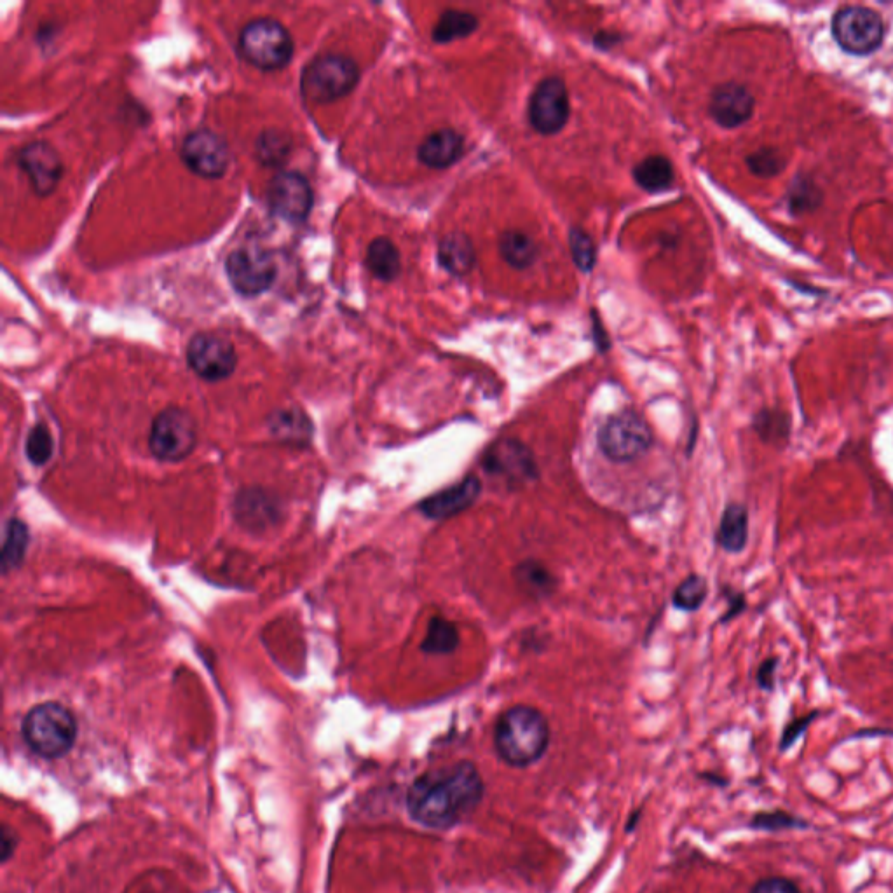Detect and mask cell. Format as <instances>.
I'll use <instances>...</instances> for the list:
<instances>
[{
	"label": "cell",
	"mask_w": 893,
	"mask_h": 893,
	"mask_svg": "<svg viewBox=\"0 0 893 893\" xmlns=\"http://www.w3.org/2000/svg\"><path fill=\"white\" fill-rule=\"evenodd\" d=\"M77 721L65 705L56 702L39 703L28 712L21 733L28 747L37 756L56 759L69 754L77 738Z\"/></svg>",
	"instance_id": "3957f363"
},
{
	"label": "cell",
	"mask_w": 893,
	"mask_h": 893,
	"mask_svg": "<svg viewBox=\"0 0 893 893\" xmlns=\"http://www.w3.org/2000/svg\"><path fill=\"white\" fill-rule=\"evenodd\" d=\"M478 25H480V21L475 14L459 11V9H447L440 14L431 37L437 44H449V42L475 34Z\"/></svg>",
	"instance_id": "d4e9b609"
},
{
	"label": "cell",
	"mask_w": 893,
	"mask_h": 893,
	"mask_svg": "<svg viewBox=\"0 0 893 893\" xmlns=\"http://www.w3.org/2000/svg\"><path fill=\"white\" fill-rule=\"evenodd\" d=\"M777 670V656L766 658V660L759 665V669H757L756 672L757 686L764 689V691H773V689H775V682H777Z\"/></svg>",
	"instance_id": "74e56055"
},
{
	"label": "cell",
	"mask_w": 893,
	"mask_h": 893,
	"mask_svg": "<svg viewBox=\"0 0 893 893\" xmlns=\"http://www.w3.org/2000/svg\"><path fill=\"white\" fill-rule=\"evenodd\" d=\"M752 824L756 825V827H763V829H785V827L799 825L798 820L792 819L789 815L780 812L757 815Z\"/></svg>",
	"instance_id": "f35d334b"
},
{
	"label": "cell",
	"mask_w": 893,
	"mask_h": 893,
	"mask_svg": "<svg viewBox=\"0 0 893 893\" xmlns=\"http://www.w3.org/2000/svg\"><path fill=\"white\" fill-rule=\"evenodd\" d=\"M482 798L484 780L477 766L459 761L417 777L407 794V810L417 824L450 829L468 819Z\"/></svg>",
	"instance_id": "6da1fadb"
},
{
	"label": "cell",
	"mask_w": 893,
	"mask_h": 893,
	"mask_svg": "<svg viewBox=\"0 0 893 893\" xmlns=\"http://www.w3.org/2000/svg\"><path fill=\"white\" fill-rule=\"evenodd\" d=\"M290 142L281 137L280 131H266L262 133L257 144V156L264 164H278L288 156Z\"/></svg>",
	"instance_id": "836d02e7"
},
{
	"label": "cell",
	"mask_w": 893,
	"mask_h": 893,
	"mask_svg": "<svg viewBox=\"0 0 893 893\" xmlns=\"http://www.w3.org/2000/svg\"><path fill=\"white\" fill-rule=\"evenodd\" d=\"M515 578L525 594L532 595L536 599L552 594L553 585H555L550 571L534 560L522 562L515 571Z\"/></svg>",
	"instance_id": "83f0119b"
},
{
	"label": "cell",
	"mask_w": 893,
	"mask_h": 893,
	"mask_svg": "<svg viewBox=\"0 0 893 893\" xmlns=\"http://www.w3.org/2000/svg\"><path fill=\"white\" fill-rule=\"evenodd\" d=\"M571 116V100L566 84L559 77H546L532 91L527 117L539 135H557L566 128Z\"/></svg>",
	"instance_id": "30bf717a"
},
{
	"label": "cell",
	"mask_w": 893,
	"mask_h": 893,
	"mask_svg": "<svg viewBox=\"0 0 893 893\" xmlns=\"http://www.w3.org/2000/svg\"><path fill=\"white\" fill-rule=\"evenodd\" d=\"M499 253L513 269H529L538 260V245L522 231H506L499 236Z\"/></svg>",
	"instance_id": "cb8c5ba5"
},
{
	"label": "cell",
	"mask_w": 893,
	"mask_h": 893,
	"mask_svg": "<svg viewBox=\"0 0 893 893\" xmlns=\"http://www.w3.org/2000/svg\"><path fill=\"white\" fill-rule=\"evenodd\" d=\"M756 110V98L745 84L724 82L712 91L709 116L726 130H735L749 123Z\"/></svg>",
	"instance_id": "2e32d148"
},
{
	"label": "cell",
	"mask_w": 893,
	"mask_h": 893,
	"mask_svg": "<svg viewBox=\"0 0 893 893\" xmlns=\"http://www.w3.org/2000/svg\"><path fill=\"white\" fill-rule=\"evenodd\" d=\"M198 445V426L194 417L180 407L159 412L149 433L150 454L163 463H180Z\"/></svg>",
	"instance_id": "ba28073f"
},
{
	"label": "cell",
	"mask_w": 893,
	"mask_h": 893,
	"mask_svg": "<svg viewBox=\"0 0 893 893\" xmlns=\"http://www.w3.org/2000/svg\"><path fill=\"white\" fill-rule=\"evenodd\" d=\"M185 358L192 372L208 382L224 381L238 367L236 348L224 335H194L187 344Z\"/></svg>",
	"instance_id": "8fae6325"
},
{
	"label": "cell",
	"mask_w": 893,
	"mask_h": 893,
	"mask_svg": "<svg viewBox=\"0 0 893 893\" xmlns=\"http://www.w3.org/2000/svg\"><path fill=\"white\" fill-rule=\"evenodd\" d=\"M16 163L23 173H27L32 189L41 198L51 196L62 180V157L53 145L44 140L25 145L16 154Z\"/></svg>",
	"instance_id": "9a60e30c"
},
{
	"label": "cell",
	"mask_w": 893,
	"mask_h": 893,
	"mask_svg": "<svg viewBox=\"0 0 893 893\" xmlns=\"http://www.w3.org/2000/svg\"><path fill=\"white\" fill-rule=\"evenodd\" d=\"M745 163L752 175L759 178H773L785 170L787 159L782 154V150L775 149V147H761L749 154Z\"/></svg>",
	"instance_id": "4dcf8cb0"
},
{
	"label": "cell",
	"mask_w": 893,
	"mask_h": 893,
	"mask_svg": "<svg viewBox=\"0 0 893 893\" xmlns=\"http://www.w3.org/2000/svg\"><path fill=\"white\" fill-rule=\"evenodd\" d=\"M225 274L232 288L243 297H259L273 287L278 267L273 253L246 246L229 253L225 260Z\"/></svg>",
	"instance_id": "9c48e42d"
},
{
	"label": "cell",
	"mask_w": 893,
	"mask_h": 893,
	"mask_svg": "<svg viewBox=\"0 0 893 893\" xmlns=\"http://www.w3.org/2000/svg\"><path fill=\"white\" fill-rule=\"evenodd\" d=\"M822 203V194L812 178H794L789 191V208L792 213L812 212Z\"/></svg>",
	"instance_id": "d6a6232c"
},
{
	"label": "cell",
	"mask_w": 893,
	"mask_h": 893,
	"mask_svg": "<svg viewBox=\"0 0 893 893\" xmlns=\"http://www.w3.org/2000/svg\"><path fill=\"white\" fill-rule=\"evenodd\" d=\"M832 39L845 53L869 56L881 48L887 27L878 11L866 6H843L831 21Z\"/></svg>",
	"instance_id": "52a82bcc"
},
{
	"label": "cell",
	"mask_w": 893,
	"mask_h": 893,
	"mask_svg": "<svg viewBox=\"0 0 893 893\" xmlns=\"http://www.w3.org/2000/svg\"><path fill=\"white\" fill-rule=\"evenodd\" d=\"M365 264L370 273L384 283H391L402 271V259L395 243L388 238H375L367 248Z\"/></svg>",
	"instance_id": "7402d4cb"
},
{
	"label": "cell",
	"mask_w": 893,
	"mask_h": 893,
	"mask_svg": "<svg viewBox=\"0 0 893 893\" xmlns=\"http://www.w3.org/2000/svg\"><path fill=\"white\" fill-rule=\"evenodd\" d=\"M25 452H27L28 461L34 466H44L51 461L53 452H55V440L53 433L48 428V424L37 423L30 430L25 444Z\"/></svg>",
	"instance_id": "1f68e13d"
},
{
	"label": "cell",
	"mask_w": 893,
	"mask_h": 893,
	"mask_svg": "<svg viewBox=\"0 0 893 893\" xmlns=\"http://www.w3.org/2000/svg\"><path fill=\"white\" fill-rule=\"evenodd\" d=\"M267 205L276 217L290 224H302L313 210V187L297 171H280L267 185Z\"/></svg>",
	"instance_id": "7c38bea8"
},
{
	"label": "cell",
	"mask_w": 893,
	"mask_h": 893,
	"mask_svg": "<svg viewBox=\"0 0 893 893\" xmlns=\"http://www.w3.org/2000/svg\"><path fill=\"white\" fill-rule=\"evenodd\" d=\"M464 150L466 142L463 135L456 130L444 128L424 138L423 144L417 149V157L431 170H447L464 156Z\"/></svg>",
	"instance_id": "ac0fdd59"
},
{
	"label": "cell",
	"mask_w": 893,
	"mask_h": 893,
	"mask_svg": "<svg viewBox=\"0 0 893 893\" xmlns=\"http://www.w3.org/2000/svg\"><path fill=\"white\" fill-rule=\"evenodd\" d=\"M815 717H819V710H815L812 714H808V716L801 717V719H796V721H792L787 728L784 730V735H782V742H780V749L785 750L789 749L796 740H798L803 733H805L806 728L810 726V724L815 721Z\"/></svg>",
	"instance_id": "d590c367"
},
{
	"label": "cell",
	"mask_w": 893,
	"mask_h": 893,
	"mask_svg": "<svg viewBox=\"0 0 893 893\" xmlns=\"http://www.w3.org/2000/svg\"><path fill=\"white\" fill-rule=\"evenodd\" d=\"M569 243H571V253H573L576 266L580 267L581 271H585V273L592 271L595 266V259H597V252H595L592 238L588 236L587 232L581 231V229H573L571 234H569Z\"/></svg>",
	"instance_id": "e575fe53"
},
{
	"label": "cell",
	"mask_w": 893,
	"mask_h": 893,
	"mask_svg": "<svg viewBox=\"0 0 893 893\" xmlns=\"http://www.w3.org/2000/svg\"><path fill=\"white\" fill-rule=\"evenodd\" d=\"M750 893H801L799 892L798 885L796 883H792L791 880H787V878H778V876H773V878H764V880L757 881L754 888L750 890Z\"/></svg>",
	"instance_id": "8d00e7d4"
},
{
	"label": "cell",
	"mask_w": 893,
	"mask_h": 893,
	"mask_svg": "<svg viewBox=\"0 0 893 893\" xmlns=\"http://www.w3.org/2000/svg\"><path fill=\"white\" fill-rule=\"evenodd\" d=\"M709 595V583L700 574H691L675 588L672 602L681 611H698Z\"/></svg>",
	"instance_id": "f546056e"
},
{
	"label": "cell",
	"mask_w": 893,
	"mask_h": 893,
	"mask_svg": "<svg viewBox=\"0 0 893 893\" xmlns=\"http://www.w3.org/2000/svg\"><path fill=\"white\" fill-rule=\"evenodd\" d=\"M752 428L764 444L782 447L791 437V417L785 410H759L752 421Z\"/></svg>",
	"instance_id": "484cf974"
},
{
	"label": "cell",
	"mask_w": 893,
	"mask_h": 893,
	"mask_svg": "<svg viewBox=\"0 0 893 893\" xmlns=\"http://www.w3.org/2000/svg\"><path fill=\"white\" fill-rule=\"evenodd\" d=\"M600 39H602V42H604V48H611V46H614V44H618V41H620V35H614V37H611V35L609 34H602L597 37V41H600Z\"/></svg>",
	"instance_id": "60d3db41"
},
{
	"label": "cell",
	"mask_w": 893,
	"mask_h": 893,
	"mask_svg": "<svg viewBox=\"0 0 893 893\" xmlns=\"http://www.w3.org/2000/svg\"><path fill=\"white\" fill-rule=\"evenodd\" d=\"M600 452L613 463H632L653 445V431L646 419L634 410L607 417L597 433Z\"/></svg>",
	"instance_id": "8992f818"
},
{
	"label": "cell",
	"mask_w": 893,
	"mask_h": 893,
	"mask_svg": "<svg viewBox=\"0 0 893 893\" xmlns=\"http://www.w3.org/2000/svg\"><path fill=\"white\" fill-rule=\"evenodd\" d=\"M239 55L246 62L266 72L287 67L294 56V39L288 28L273 18H257L241 28Z\"/></svg>",
	"instance_id": "277c9868"
},
{
	"label": "cell",
	"mask_w": 893,
	"mask_h": 893,
	"mask_svg": "<svg viewBox=\"0 0 893 893\" xmlns=\"http://www.w3.org/2000/svg\"><path fill=\"white\" fill-rule=\"evenodd\" d=\"M438 262L445 271L454 276L470 273L477 262V253L468 236L461 232L447 234L438 243Z\"/></svg>",
	"instance_id": "44dd1931"
},
{
	"label": "cell",
	"mask_w": 893,
	"mask_h": 893,
	"mask_svg": "<svg viewBox=\"0 0 893 893\" xmlns=\"http://www.w3.org/2000/svg\"><path fill=\"white\" fill-rule=\"evenodd\" d=\"M358 63L344 55H321L300 75L302 96L313 103H332L348 96L360 81Z\"/></svg>",
	"instance_id": "5b68a950"
},
{
	"label": "cell",
	"mask_w": 893,
	"mask_h": 893,
	"mask_svg": "<svg viewBox=\"0 0 893 893\" xmlns=\"http://www.w3.org/2000/svg\"><path fill=\"white\" fill-rule=\"evenodd\" d=\"M482 491V484L475 475L461 480L459 484L450 485L444 491L435 492L430 498L419 503V512L431 520H447L466 512L477 501Z\"/></svg>",
	"instance_id": "e0dca14e"
},
{
	"label": "cell",
	"mask_w": 893,
	"mask_h": 893,
	"mask_svg": "<svg viewBox=\"0 0 893 893\" xmlns=\"http://www.w3.org/2000/svg\"><path fill=\"white\" fill-rule=\"evenodd\" d=\"M550 745V724L541 710L517 705L505 710L496 721L494 747L498 756L513 768H527L545 756Z\"/></svg>",
	"instance_id": "7a4b0ae2"
},
{
	"label": "cell",
	"mask_w": 893,
	"mask_h": 893,
	"mask_svg": "<svg viewBox=\"0 0 893 893\" xmlns=\"http://www.w3.org/2000/svg\"><path fill=\"white\" fill-rule=\"evenodd\" d=\"M267 428L276 440L290 445H307L313 437L311 419L297 409L276 410L267 417Z\"/></svg>",
	"instance_id": "ffe728a7"
},
{
	"label": "cell",
	"mask_w": 893,
	"mask_h": 893,
	"mask_svg": "<svg viewBox=\"0 0 893 893\" xmlns=\"http://www.w3.org/2000/svg\"><path fill=\"white\" fill-rule=\"evenodd\" d=\"M635 184L648 192L667 191L675 180L674 164L665 156H649L635 166Z\"/></svg>",
	"instance_id": "603a6c76"
},
{
	"label": "cell",
	"mask_w": 893,
	"mask_h": 893,
	"mask_svg": "<svg viewBox=\"0 0 893 893\" xmlns=\"http://www.w3.org/2000/svg\"><path fill=\"white\" fill-rule=\"evenodd\" d=\"M484 468L487 473L505 478L510 484H525L538 478V466L531 449L515 438H505L485 452Z\"/></svg>",
	"instance_id": "5bb4252c"
},
{
	"label": "cell",
	"mask_w": 893,
	"mask_h": 893,
	"mask_svg": "<svg viewBox=\"0 0 893 893\" xmlns=\"http://www.w3.org/2000/svg\"><path fill=\"white\" fill-rule=\"evenodd\" d=\"M180 156L194 175L210 180L224 177L231 163V152L224 138L210 130L189 133L180 147Z\"/></svg>",
	"instance_id": "4fadbf2b"
},
{
	"label": "cell",
	"mask_w": 893,
	"mask_h": 893,
	"mask_svg": "<svg viewBox=\"0 0 893 893\" xmlns=\"http://www.w3.org/2000/svg\"><path fill=\"white\" fill-rule=\"evenodd\" d=\"M28 543H30V534H28L27 525L18 519L9 520L6 541H4V555H2L4 573L20 567L21 562L25 559Z\"/></svg>",
	"instance_id": "f1b7e54d"
},
{
	"label": "cell",
	"mask_w": 893,
	"mask_h": 893,
	"mask_svg": "<svg viewBox=\"0 0 893 893\" xmlns=\"http://www.w3.org/2000/svg\"><path fill=\"white\" fill-rule=\"evenodd\" d=\"M728 611L724 614L721 621L726 623V621L733 620V618H737L738 614H742L745 611V607H747V600H745L744 594L742 592H728Z\"/></svg>",
	"instance_id": "ab89813d"
},
{
	"label": "cell",
	"mask_w": 893,
	"mask_h": 893,
	"mask_svg": "<svg viewBox=\"0 0 893 893\" xmlns=\"http://www.w3.org/2000/svg\"><path fill=\"white\" fill-rule=\"evenodd\" d=\"M717 545L724 552L742 553L749 543V510L740 503H730L724 508L716 532Z\"/></svg>",
	"instance_id": "d6986e66"
},
{
	"label": "cell",
	"mask_w": 893,
	"mask_h": 893,
	"mask_svg": "<svg viewBox=\"0 0 893 893\" xmlns=\"http://www.w3.org/2000/svg\"><path fill=\"white\" fill-rule=\"evenodd\" d=\"M459 646V632L452 621L433 618L424 637L421 649L428 655H450Z\"/></svg>",
	"instance_id": "4316f807"
}]
</instances>
